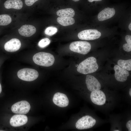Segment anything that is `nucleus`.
<instances>
[{
    "mask_svg": "<svg viewBox=\"0 0 131 131\" xmlns=\"http://www.w3.org/2000/svg\"><path fill=\"white\" fill-rule=\"evenodd\" d=\"M98 68L96 59L92 57L81 62L78 66L77 70L79 73L85 74L95 72Z\"/></svg>",
    "mask_w": 131,
    "mask_h": 131,
    "instance_id": "1",
    "label": "nucleus"
},
{
    "mask_svg": "<svg viewBox=\"0 0 131 131\" xmlns=\"http://www.w3.org/2000/svg\"><path fill=\"white\" fill-rule=\"evenodd\" d=\"M33 59L37 65L45 67L51 66L55 61L54 57L52 54L44 52H40L35 54Z\"/></svg>",
    "mask_w": 131,
    "mask_h": 131,
    "instance_id": "2",
    "label": "nucleus"
},
{
    "mask_svg": "<svg viewBox=\"0 0 131 131\" xmlns=\"http://www.w3.org/2000/svg\"><path fill=\"white\" fill-rule=\"evenodd\" d=\"M71 50L82 54H86L91 49L90 43L85 41H77L71 42L69 46Z\"/></svg>",
    "mask_w": 131,
    "mask_h": 131,
    "instance_id": "3",
    "label": "nucleus"
},
{
    "mask_svg": "<svg viewBox=\"0 0 131 131\" xmlns=\"http://www.w3.org/2000/svg\"><path fill=\"white\" fill-rule=\"evenodd\" d=\"M18 77L20 79L27 81H32L38 77V71L33 69L25 68L20 70L17 73Z\"/></svg>",
    "mask_w": 131,
    "mask_h": 131,
    "instance_id": "4",
    "label": "nucleus"
},
{
    "mask_svg": "<svg viewBox=\"0 0 131 131\" xmlns=\"http://www.w3.org/2000/svg\"><path fill=\"white\" fill-rule=\"evenodd\" d=\"M96 120L91 116L86 115L79 119L75 124L77 129L79 130H83L92 128L95 125Z\"/></svg>",
    "mask_w": 131,
    "mask_h": 131,
    "instance_id": "5",
    "label": "nucleus"
},
{
    "mask_svg": "<svg viewBox=\"0 0 131 131\" xmlns=\"http://www.w3.org/2000/svg\"><path fill=\"white\" fill-rule=\"evenodd\" d=\"M101 35L100 32L96 29H89L83 30L78 34V38L82 40H93L99 38Z\"/></svg>",
    "mask_w": 131,
    "mask_h": 131,
    "instance_id": "6",
    "label": "nucleus"
},
{
    "mask_svg": "<svg viewBox=\"0 0 131 131\" xmlns=\"http://www.w3.org/2000/svg\"><path fill=\"white\" fill-rule=\"evenodd\" d=\"M30 108L29 103L26 101L23 100L17 102L13 105L11 110L15 114H25L28 112Z\"/></svg>",
    "mask_w": 131,
    "mask_h": 131,
    "instance_id": "7",
    "label": "nucleus"
},
{
    "mask_svg": "<svg viewBox=\"0 0 131 131\" xmlns=\"http://www.w3.org/2000/svg\"><path fill=\"white\" fill-rule=\"evenodd\" d=\"M90 98L93 103L98 105H103L106 101L105 94L99 90L92 91L90 94Z\"/></svg>",
    "mask_w": 131,
    "mask_h": 131,
    "instance_id": "8",
    "label": "nucleus"
},
{
    "mask_svg": "<svg viewBox=\"0 0 131 131\" xmlns=\"http://www.w3.org/2000/svg\"><path fill=\"white\" fill-rule=\"evenodd\" d=\"M86 83L88 89L92 92L99 90L101 88L100 82L96 78L91 75H87Z\"/></svg>",
    "mask_w": 131,
    "mask_h": 131,
    "instance_id": "9",
    "label": "nucleus"
},
{
    "mask_svg": "<svg viewBox=\"0 0 131 131\" xmlns=\"http://www.w3.org/2000/svg\"><path fill=\"white\" fill-rule=\"evenodd\" d=\"M53 101L55 104L61 107L67 106L69 103V100L66 95L60 92H57L54 94Z\"/></svg>",
    "mask_w": 131,
    "mask_h": 131,
    "instance_id": "10",
    "label": "nucleus"
},
{
    "mask_svg": "<svg viewBox=\"0 0 131 131\" xmlns=\"http://www.w3.org/2000/svg\"><path fill=\"white\" fill-rule=\"evenodd\" d=\"M114 69L115 77L117 81L124 82L127 80V77L129 75L128 71L122 68L117 65L115 66Z\"/></svg>",
    "mask_w": 131,
    "mask_h": 131,
    "instance_id": "11",
    "label": "nucleus"
},
{
    "mask_svg": "<svg viewBox=\"0 0 131 131\" xmlns=\"http://www.w3.org/2000/svg\"><path fill=\"white\" fill-rule=\"evenodd\" d=\"M21 43L20 41L17 38H13L7 42L5 44V50L8 52H14L20 48Z\"/></svg>",
    "mask_w": 131,
    "mask_h": 131,
    "instance_id": "12",
    "label": "nucleus"
},
{
    "mask_svg": "<svg viewBox=\"0 0 131 131\" xmlns=\"http://www.w3.org/2000/svg\"><path fill=\"white\" fill-rule=\"evenodd\" d=\"M28 121V118L24 115H16L13 116L10 120V123L12 126L17 127L25 124Z\"/></svg>",
    "mask_w": 131,
    "mask_h": 131,
    "instance_id": "13",
    "label": "nucleus"
},
{
    "mask_svg": "<svg viewBox=\"0 0 131 131\" xmlns=\"http://www.w3.org/2000/svg\"><path fill=\"white\" fill-rule=\"evenodd\" d=\"M115 13V11L114 8H106L98 13V18L99 21H104L111 18Z\"/></svg>",
    "mask_w": 131,
    "mask_h": 131,
    "instance_id": "14",
    "label": "nucleus"
},
{
    "mask_svg": "<svg viewBox=\"0 0 131 131\" xmlns=\"http://www.w3.org/2000/svg\"><path fill=\"white\" fill-rule=\"evenodd\" d=\"M36 31L35 27L32 25H25L18 29L19 34L22 36L29 37L34 34Z\"/></svg>",
    "mask_w": 131,
    "mask_h": 131,
    "instance_id": "15",
    "label": "nucleus"
},
{
    "mask_svg": "<svg viewBox=\"0 0 131 131\" xmlns=\"http://www.w3.org/2000/svg\"><path fill=\"white\" fill-rule=\"evenodd\" d=\"M4 6L7 9H20L23 7V3L21 0H8L4 3Z\"/></svg>",
    "mask_w": 131,
    "mask_h": 131,
    "instance_id": "16",
    "label": "nucleus"
},
{
    "mask_svg": "<svg viewBox=\"0 0 131 131\" xmlns=\"http://www.w3.org/2000/svg\"><path fill=\"white\" fill-rule=\"evenodd\" d=\"M75 14L74 10L71 8L60 9L57 12V15L61 17H72L74 16Z\"/></svg>",
    "mask_w": 131,
    "mask_h": 131,
    "instance_id": "17",
    "label": "nucleus"
},
{
    "mask_svg": "<svg viewBox=\"0 0 131 131\" xmlns=\"http://www.w3.org/2000/svg\"><path fill=\"white\" fill-rule=\"evenodd\" d=\"M57 21L59 24L64 26L73 25L75 23L74 19L71 17H58L57 19Z\"/></svg>",
    "mask_w": 131,
    "mask_h": 131,
    "instance_id": "18",
    "label": "nucleus"
},
{
    "mask_svg": "<svg viewBox=\"0 0 131 131\" xmlns=\"http://www.w3.org/2000/svg\"><path fill=\"white\" fill-rule=\"evenodd\" d=\"M118 65L122 68L127 71L131 70V59L127 60H119L118 61Z\"/></svg>",
    "mask_w": 131,
    "mask_h": 131,
    "instance_id": "19",
    "label": "nucleus"
},
{
    "mask_svg": "<svg viewBox=\"0 0 131 131\" xmlns=\"http://www.w3.org/2000/svg\"><path fill=\"white\" fill-rule=\"evenodd\" d=\"M11 21L12 18L9 15L7 14L0 15V25H8Z\"/></svg>",
    "mask_w": 131,
    "mask_h": 131,
    "instance_id": "20",
    "label": "nucleus"
},
{
    "mask_svg": "<svg viewBox=\"0 0 131 131\" xmlns=\"http://www.w3.org/2000/svg\"><path fill=\"white\" fill-rule=\"evenodd\" d=\"M125 40L127 43L124 44L123 46V49L127 52L131 51V36L130 35H126L125 37Z\"/></svg>",
    "mask_w": 131,
    "mask_h": 131,
    "instance_id": "21",
    "label": "nucleus"
},
{
    "mask_svg": "<svg viewBox=\"0 0 131 131\" xmlns=\"http://www.w3.org/2000/svg\"><path fill=\"white\" fill-rule=\"evenodd\" d=\"M57 31V28L52 26H49L45 29L44 33L47 35L51 36L56 33Z\"/></svg>",
    "mask_w": 131,
    "mask_h": 131,
    "instance_id": "22",
    "label": "nucleus"
},
{
    "mask_svg": "<svg viewBox=\"0 0 131 131\" xmlns=\"http://www.w3.org/2000/svg\"><path fill=\"white\" fill-rule=\"evenodd\" d=\"M50 42V40L48 38H45L41 40L38 42V46L41 48H44L48 45Z\"/></svg>",
    "mask_w": 131,
    "mask_h": 131,
    "instance_id": "23",
    "label": "nucleus"
},
{
    "mask_svg": "<svg viewBox=\"0 0 131 131\" xmlns=\"http://www.w3.org/2000/svg\"><path fill=\"white\" fill-rule=\"evenodd\" d=\"M39 0H25V4L28 6H30Z\"/></svg>",
    "mask_w": 131,
    "mask_h": 131,
    "instance_id": "24",
    "label": "nucleus"
},
{
    "mask_svg": "<svg viewBox=\"0 0 131 131\" xmlns=\"http://www.w3.org/2000/svg\"><path fill=\"white\" fill-rule=\"evenodd\" d=\"M126 127L129 131H131V120L129 121L126 124Z\"/></svg>",
    "mask_w": 131,
    "mask_h": 131,
    "instance_id": "25",
    "label": "nucleus"
},
{
    "mask_svg": "<svg viewBox=\"0 0 131 131\" xmlns=\"http://www.w3.org/2000/svg\"><path fill=\"white\" fill-rule=\"evenodd\" d=\"M102 0H88L89 2H92L93 1H100Z\"/></svg>",
    "mask_w": 131,
    "mask_h": 131,
    "instance_id": "26",
    "label": "nucleus"
},
{
    "mask_svg": "<svg viewBox=\"0 0 131 131\" xmlns=\"http://www.w3.org/2000/svg\"><path fill=\"white\" fill-rule=\"evenodd\" d=\"M129 29L131 30V23L129 25Z\"/></svg>",
    "mask_w": 131,
    "mask_h": 131,
    "instance_id": "27",
    "label": "nucleus"
},
{
    "mask_svg": "<svg viewBox=\"0 0 131 131\" xmlns=\"http://www.w3.org/2000/svg\"><path fill=\"white\" fill-rule=\"evenodd\" d=\"M2 91V87L0 83V94L1 93Z\"/></svg>",
    "mask_w": 131,
    "mask_h": 131,
    "instance_id": "28",
    "label": "nucleus"
},
{
    "mask_svg": "<svg viewBox=\"0 0 131 131\" xmlns=\"http://www.w3.org/2000/svg\"><path fill=\"white\" fill-rule=\"evenodd\" d=\"M129 95L130 96H131V89L130 88V90L129 91Z\"/></svg>",
    "mask_w": 131,
    "mask_h": 131,
    "instance_id": "29",
    "label": "nucleus"
},
{
    "mask_svg": "<svg viewBox=\"0 0 131 131\" xmlns=\"http://www.w3.org/2000/svg\"><path fill=\"white\" fill-rule=\"evenodd\" d=\"M72 0L74 1H79L80 0Z\"/></svg>",
    "mask_w": 131,
    "mask_h": 131,
    "instance_id": "30",
    "label": "nucleus"
},
{
    "mask_svg": "<svg viewBox=\"0 0 131 131\" xmlns=\"http://www.w3.org/2000/svg\"><path fill=\"white\" fill-rule=\"evenodd\" d=\"M78 65H76V67H77L78 66Z\"/></svg>",
    "mask_w": 131,
    "mask_h": 131,
    "instance_id": "31",
    "label": "nucleus"
},
{
    "mask_svg": "<svg viewBox=\"0 0 131 131\" xmlns=\"http://www.w3.org/2000/svg\"><path fill=\"white\" fill-rule=\"evenodd\" d=\"M114 131H119L118 130H115Z\"/></svg>",
    "mask_w": 131,
    "mask_h": 131,
    "instance_id": "32",
    "label": "nucleus"
}]
</instances>
